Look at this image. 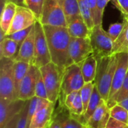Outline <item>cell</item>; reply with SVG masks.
<instances>
[{
    "label": "cell",
    "instance_id": "cell-1",
    "mask_svg": "<svg viewBox=\"0 0 128 128\" xmlns=\"http://www.w3.org/2000/svg\"><path fill=\"white\" fill-rule=\"evenodd\" d=\"M47 40L51 60L64 70L74 64L70 53L69 44L70 36L67 27L43 25Z\"/></svg>",
    "mask_w": 128,
    "mask_h": 128
},
{
    "label": "cell",
    "instance_id": "cell-2",
    "mask_svg": "<svg viewBox=\"0 0 128 128\" xmlns=\"http://www.w3.org/2000/svg\"><path fill=\"white\" fill-rule=\"evenodd\" d=\"M97 59L98 68L94 82L103 100L107 104L117 65V57L116 54H112Z\"/></svg>",
    "mask_w": 128,
    "mask_h": 128
},
{
    "label": "cell",
    "instance_id": "cell-3",
    "mask_svg": "<svg viewBox=\"0 0 128 128\" xmlns=\"http://www.w3.org/2000/svg\"><path fill=\"white\" fill-rule=\"evenodd\" d=\"M81 63H74L63 70L59 96L60 106H64V100L68 94L80 91L86 83L82 74Z\"/></svg>",
    "mask_w": 128,
    "mask_h": 128
},
{
    "label": "cell",
    "instance_id": "cell-4",
    "mask_svg": "<svg viewBox=\"0 0 128 128\" xmlns=\"http://www.w3.org/2000/svg\"><path fill=\"white\" fill-rule=\"evenodd\" d=\"M39 69L46 89L48 100L56 105L60 96L63 70L52 62Z\"/></svg>",
    "mask_w": 128,
    "mask_h": 128
},
{
    "label": "cell",
    "instance_id": "cell-5",
    "mask_svg": "<svg viewBox=\"0 0 128 128\" xmlns=\"http://www.w3.org/2000/svg\"><path fill=\"white\" fill-rule=\"evenodd\" d=\"M0 99L17 100L14 81V64L12 58H0Z\"/></svg>",
    "mask_w": 128,
    "mask_h": 128
},
{
    "label": "cell",
    "instance_id": "cell-6",
    "mask_svg": "<svg viewBox=\"0 0 128 128\" xmlns=\"http://www.w3.org/2000/svg\"><path fill=\"white\" fill-rule=\"evenodd\" d=\"M89 38L93 49V55L100 58L112 55L113 40L102 24L94 26L90 30Z\"/></svg>",
    "mask_w": 128,
    "mask_h": 128
},
{
    "label": "cell",
    "instance_id": "cell-7",
    "mask_svg": "<svg viewBox=\"0 0 128 128\" xmlns=\"http://www.w3.org/2000/svg\"><path fill=\"white\" fill-rule=\"evenodd\" d=\"M117 57V65L112 80L107 105L110 108L117 104V94L128 73V52L115 53Z\"/></svg>",
    "mask_w": 128,
    "mask_h": 128
},
{
    "label": "cell",
    "instance_id": "cell-8",
    "mask_svg": "<svg viewBox=\"0 0 128 128\" xmlns=\"http://www.w3.org/2000/svg\"><path fill=\"white\" fill-rule=\"evenodd\" d=\"M35 40H34V54L32 64L38 68L49 64L52 62L46 37L43 25L39 20L34 23Z\"/></svg>",
    "mask_w": 128,
    "mask_h": 128
},
{
    "label": "cell",
    "instance_id": "cell-9",
    "mask_svg": "<svg viewBox=\"0 0 128 128\" xmlns=\"http://www.w3.org/2000/svg\"><path fill=\"white\" fill-rule=\"evenodd\" d=\"M42 25L67 27L68 22L59 0H44L40 20Z\"/></svg>",
    "mask_w": 128,
    "mask_h": 128
},
{
    "label": "cell",
    "instance_id": "cell-10",
    "mask_svg": "<svg viewBox=\"0 0 128 128\" xmlns=\"http://www.w3.org/2000/svg\"><path fill=\"white\" fill-rule=\"evenodd\" d=\"M40 75V69L34 64H30L28 72L20 83L18 99L26 101L35 96V88Z\"/></svg>",
    "mask_w": 128,
    "mask_h": 128
},
{
    "label": "cell",
    "instance_id": "cell-11",
    "mask_svg": "<svg viewBox=\"0 0 128 128\" xmlns=\"http://www.w3.org/2000/svg\"><path fill=\"white\" fill-rule=\"evenodd\" d=\"M69 53L74 63L82 62L89 56L93 54V49L89 37L80 38L70 37Z\"/></svg>",
    "mask_w": 128,
    "mask_h": 128
},
{
    "label": "cell",
    "instance_id": "cell-12",
    "mask_svg": "<svg viewBox=\"0 0 128 128\" xmlns=\"http://www.w3.org/2000/svg\"><path fill=\"white\" fill-rule=\"evenodd\" d=\"M37 20L34 14L28 7L17 5L14 17L6 35L28 28L34 25Z\"/></svg>",
    "mask_w": 128,
    "mask_h": 128
},
{
    "label": "cell",
    "instance_id": "cell-13",
    "mask_svg": "<svg viewBox=\"0 0 128 128\" xmlns=\"http://www.w3.org/2000/svg\"><path fill=\"white\" fill-rule=\"evenodd\" d=\"M26 101L20 99L15 100L0 99V128H4L11 119L20 114Z\"/></svg>",
    "mask_w": 128,
    "mask_h": 128
},
{
    "label": "cell",
    "instance_id": "cell-14",
    "mask_svg": "<svg viewBox=\"0 0 128 128\" xmlns=\"http://www.w3.org/2000/svg\"><path fill=\"white\" fill-rule=\"evenodd\" d=\"M34 40L35 30L34 26L29 34L20 46L18 52L14 60L16 62H23L32 64L34 54Z\"/></svg>",
    "mask_w": 128,
    "mask_h": 128
},
{
    "label": "cell",
    "instance_id": "cell-15",
    "mask_svg": "<svg viewBox=\"0 0 128 128\" xmlns=\"http://www.w3.org/2000/svg\"><path fill=\"white\" fill-rule=\"evenodd\" d=\"M110 118V108L105 100H102L86 125L92 128H106Z\"/></svg>",
    "mask_w": 128,
    "mask_h": 128
},
{
    "label": "cell",
    "instance_id": "cell-16",
    "mask_svg": "<svg viewBox=\"0 0 128 128\" xmlns=\"http://www.w3.org/2000/svg\"><path fill=\"white\" fill-rule=\"evenodd\" d=\"M55 104H50L47 107L38 111L33 116L28 128H47L52 119Z\"/></svg>",
    "mask_w": 128,
    "mask_h": 128
},
{
    "label": "cell",
    "instance_id": "cell-17",
    "mask_svg": "<svg viewBox=\"0 0 128 128\" xmlns=\"http://www.w3.org/2000/svg\"><path fill=\"white\" fill-rule=\"evenodd\" d=\"M17 5L10 2H5L1 14V20H0V27L2 31V38H3L6 34L8 33L13 19L14 17Z\"/></svg>",
    "mask_w": 128,
    "mask_h": 128
},
{
    "label": "cell",
    "instance_id": "cell-18",
    "mask_svg": "<svg viewBox=\"0 0 128 128\" xmlns=\"http://www.w3.org/2000/svg\"><path fill=\"white\" fill-rule=\"evenodd\" d=\"M67 28L70 36L72 38H88L90 34V28L82 16L68 23Z\"/></svg>",
    "mask_w": 128,
    "mask_h": 128
},
{
    "label": "cell",
    "instance_id": "cell-19",
    "mask_svg": "<svg viewBox=\"0 0 128 128\" xmlns=\"http://www.w3.org/2000/svg\"><path fill=\"white\" fill-rule=\"evenodd\" d=\"M98 59L94 55L89 56L81 63L82 74L86 83L94 82L96 77Z\"/></svg>",
    "mask_w": 128,
    "mask_h": 128
},
{
    "label": "cell",
    "instance_id": "cell-20",
    "mask_svg": "<svg viewBox=\"0 0 128 128\" xmlns=\"http://www.w3.org/2000/svg\"><path fill=\"white\" fill-rule=\"evenodd\" d=\"M67 22L69 23L75 19L82 16L77 0H59Z\"/></svg>",
    "mask_w": 128,
    "mask_h": 128
},
{
    "label": "cell",
    "instance_id": "cell-21",
    "mask_svg": "<svg viewBox=\"0 0 128 128\" xmlns=\"http://www.w3.org/2000/svg\"><path fill=\"white\" fill-rule=\"evenodd\" d=\"M19 44L15 40L4 37L0 43V54L1 58H7L14 59L16 56L19 50Z\"/></svg>",
    "mask_w": 128,
    "mask_h": 128
},
{
    "label": "cell",
    "instance_id": "cell-22",
    "mask_svg": "<svg viewBox=\"0 0 128 128\" xmlns=\"http://www.w3.org/2000/svg\"><path fill=\"white\" fill-rule=\"evenodd\" d=\"M102 100H103L101 95L100 94V92H99L98 88L96 87V86H94L92 96L88 103L86 111L85 114L83 115V116L81 118V120H80L81 123H82L84 125H86L87 124V122H88V120L90 119V118L92 117V116L93 115L94 111L97 110V108L98 107V106L100 105V104L101 103Z\"/></svg>",
    "mask_w": 128,
    "mask_h": 128
},
{
    "label": "cell",
    "instance_id": "cell-23",
    "mask_svg": "<svg viewBox=\"0 0 128 128\" xmlns=\"http://www.w3.org/2000/svg\"><path fill=\"white\" fill-rule=\"evenodd\" d=\"M60 123L62 128H85V125L79 120L71 116L69 110H62L53 116Z\"/></svg>",
    "mask_w": 128,
    "mask_h": 128
},
{
    "label": "cell",
    "instance_id": "cell-24",
    "mask_svg": "<svg viewBox=\"0 0 128 128\" xmlns=\"http://www.w3.org/2000/svg\"><path fill=\"white\" fill-rule=\"evenodd\" d=\"M124 28L119 36L113 42L112 54L122 52H128V16L124 17Z\"/></svg>",
    "mask_w": 128,
    "mask_h": 128
},
{
    "label": "cell",
    "instance_id": "cell-25",
    "mask_svg": "<svg viewBox=\"0 0 128 128\" xmlns=\"http://www.w3.org/2000/svg\"><path fill=\"white\" fill-rule=\"evenodd\" d=\"M30 67V64L23 62L14 61V81L15 86V92L18 98V93L20 86V83L26 76L28 70Z\"/></svg>",
    "mask_w": 128,
    "mask_h": 128
},
{
    "label": "cell",
    "instance_id": "cell-26",
    "mask_svg": "<svg viewBox=\"0 0 128 128\" xmlns=\"http://www.w3.org/2000/svg\"><path fill=\"white\" fill-rule=\"evenodd\" d=\"M94 86H95L94 81L91 82H88V83H85L83 87L80 91V92L81 99H82V104H83V110H84L83 115L85 114V112L86 111L88 103H89V101L91 100V98L92 96V93H93Z\"/></svg>",
    "mask_w": 128,
    "mask_h": 128
},
{
    "label": "cell",
    "instance_id": "cell-27",
    "mask_svg": "<svg viewBox=\"0 0 128 128\" xmlns=\"http://www.w3.org/2000/svg\"><path fill=\"white\" fill-rule=\"evenodd\" d=\"M110 117L124 123L128 122V110L117 104L110 108Z\"/></svg>",
    "mask_w": 128,
    "mask_h": 128
},
{
    "label": "cell",
    "instance_id": "cell-28",
    "mask_svg": "<svg viewBox=\"0 0 128 128\" xmlns=\"http://www.w3.org/2000/svg\"><path fill=\"white\" fill-rule=\"evenodd\" d=\"M44 0H26V5L35 15L38 20H40Z\"/></svg>",
    "mask_w": 128,
    "mask_h": 128
},
{
    "label": "cell",
    "instance_id": "cell-29",
    "mask_svg": "<svg viewBox=\"0 0 128 128\" xmlns=\"http://www.w3.org/2000/svg\"><path fill=\"white\" fill-rule=\"evenodd\" d=\"M34 25H33L32 26L28 28H26V29H23V30H21V31H19V32H16L14 33H12L10 34H8V35H6L4 37H7V38H9L14 40H15L16 42L18 43L19 44V46L21 45V44L22 43V41L27 38V36L29 34V33L31 32V31L32 30V28H34ZM20 48V47H19Z\"/></svg>",
    "mask_w": 128,
    "mask_h": 128
},
{
    "label": "cell",
    "instance_id": "cell-30",
    "mask_svg": "<svg viewBox=\"0 0 128 128\" xmlns=\"http://www.w3.org/2000/svg\"><path fill=\"white\" fill-rule=\"evenodd\" d=\"M110 0H97L96 2V11H97V16L96 19L94 20V26H98L100 24H102L103 21V15L104 10L106 8V4Z\"/></svg>",
    "mask_w": 128,
    "mask_h": 128
},
{
    "label": "cell",
    "instance_id": "cell-31",
    "mask_svg": "<svg viewBox=\"0 0 128 128\" xmlns=\"http://www.w3.org/2000/svg\"><path fill=\"white\" fill-rule=\"evenodd\" d=\"M124 21H123L122 22H115L110 26L107 32L113 41H115L117 39V38L119 36L124 28Z\"/></svg>",
    "mask_w": 128,
    "mask_h": 128
},
{
    "label": "cell",
    "instance_id": "cell-32",
    "mask_svg": "<svg viewBox=\"0 0 128 128\" xmlns=\"http://www.w3.org/2000/svg\"><path fill=\"white\" fill-rule=\"evenodd\" d=\"M28 104H29V100H26L22 110L19 114V119H18L16 128H27V116H28Z\"/></svg>",
    "mask_w": 128,
    "mask_h": 128
},
{
    "label": "cell",
    "instance_id": "cell-33",
    "mask_svg": "<svg viewBox=\"0 0 128 128\" xmlns=\"http://www.w3.org/2000/svg\"><path fill=\"white\" fill-rule=\"evenodd\" d=\"M35 96L39 98H44V99H47L48 100V96H47V92L46 89L44 82V80L42 77V75L40 74L37 85L35 88Z\"/></svg>",
    "mask_w": 128,
    "mask_h": 128
},
{
    "label": "cell",
    "instance_id": "cell-34",
    "mask_svg": "<svg viewBox=\"0 0 128 128\" xmlns=\"http://www.w3.org/2000/svg\"><path fill=\"white\" fill-rule=\"evenodd\" d=\"M38 97L34 96L32 99L29 100V104H28V116H27V128H28L34 113L36 112V109H37V102H38Z\"/></svg>",
    "mask_w": 128,
    "mask_h": 128
},
{
    "label": "cell",
    "instance_id": "cell-35",
    "mask_svg": "<svg viewBox=\"0 0 128 128\" xmlns=\"http://www.w3.org/2000/svg\"><path fill=\"white\" fill-rule=\"evenodd\" d=\"M128 98V73L126 76V78L118 92L117 94V104Z\"/></svg>",
    "mask_w": 128,
    "mask_h": 128
},
{
    "label": "cell",
    "instance_id": "cell-36",
    "mask_svg": "<svg viewBox=\"0 0 128 128\" xmlns=\"http://www.w3.org/2000/svg\"><path fill=\"white\" fill-rule=\"evenodd\" d=\"M116 7L122 12L124 17L128 16V0H112Z\"/></svg>",
    "mask_w": 128,
    "mask_h": 128
},
{
    "label": "cell",
    "instance_id": "cell-37",
    "mask_svg": "<svg viewBox=\"0 0 128 128\" xmlns=\"http://www.w3.org/2000/svg\"><path fill=\"white\" fill-rule=\"evenodd\" d=\"M106 128H128V124L110 117L106 124Z\"/></svg>",
    "mask_w": 128,
    "mask_h": 128
},
{
    "label": "cell",
    "instance_id": "cell-38",
    "mask_svg": "<svg viewBox=\"0 0 128 128\" xmlns=\"http://www.w3.org/2000/svg\"><path fill=\"white\" fill-rule=\"evenodd\" d=\"M85 1L92 10L93 21L94 22V20H95L96 16H97V11H96V2H97V0H85Z\"/></svg>",
    "mask_w": 128,
    "mask_h": 128
},
{
    "label": "cell",
    "instance_id": "cell-39",
    "mask_svg": "<svg viewBox=\"0 0 128 128\" xmlns=\"http://www.w3.org/2000/svg\"><path fill=\"white\" fill-rule=\"evenodd\" d=\"M18 119H19V115L16 116L13 119H11L3 128H16Z\"/></svg>",
    "mask_w": 128,
    "mask_h": 128
},
{
    "label": "cell",
    "instance_id": "cell-40",
    "mask_svg": "<svg viewBox=\"0 0 128 128\" xmlns=\"http://www.w3.org/2000/svg\"><path fill=\"white\" fill-rule=\"evenodd\" d=\"M47 128H62L60 123L58 122V121L54 117H52V119L51 121V122L50 123L49 126Z\"/></svg>",
    "mask_w": 128,
    "mask_h": 128
},
{
    "label": "cell",
    "instance_id": "cell-41",
    "mask_svg": "<svg viewBox=\"0 0 128 128\" xmlns=\"http://www.w3.org/2000/svg\"><path fill=\"white\" fill-rule=\"evenodd\" d=\"M6 2H10L15 3L18 6H26L25 0H7Z\"/></svg>",
    "mask_w": 128,
    "mask_h": 128
},
{
    "label": "cell",
    "instance_id": "cell-42",
    "mask_svg": "<svg viewBox=\"0 0 128 128\" xmlns=\"http://www.w3.org/2000/svg\"><path fill=\"white\" fill-rule=\"evenodd\" d=\"M118 104L119 105L122 106L123 107H124L127 110H128V98L122 100V101H121V102H119V103H118Z\"/></svg>",
    "mask_w": 128,
    "mask_h": 128
},
{
    "label": "cell",
    "instance_id": "cell-43",
    "mask_svg": "<svg viewBox=\"0 0 128 128\" xmlns=\"http://www.w3.org/2000/svg\"><path fill=\"white\" fill-rule=\"evenodd\" d=\"M85 128H91V127H88V126H87V125H85Z\"/></svg>",
    "mask_w": 128,
    "mask_h": 128
},
{
    "label": "cell",
    "instance_id": "cell-44",
    "mask_svg": "<svg viewBox=\"0 0 128 128\" xmlns=\"http://www.w3.org/2000/svg\"><path fill=\"white\" fill-rule=\"evenodd\" d=\"M26 0H25V2H26Z\"/></svg>",
    "mask_w": 128,
    "mask_h": 128
},
{
    "label": "cell",
    "instance_id": "cell-45",
    "mask_svg": "<svg viewBox=\"0 0 128 128\" xmlns=\"http://www.w3.org/2000/svg\"></svg>",
    "mask_w": 128,
    "mask_h": 128
}]
</instances>
